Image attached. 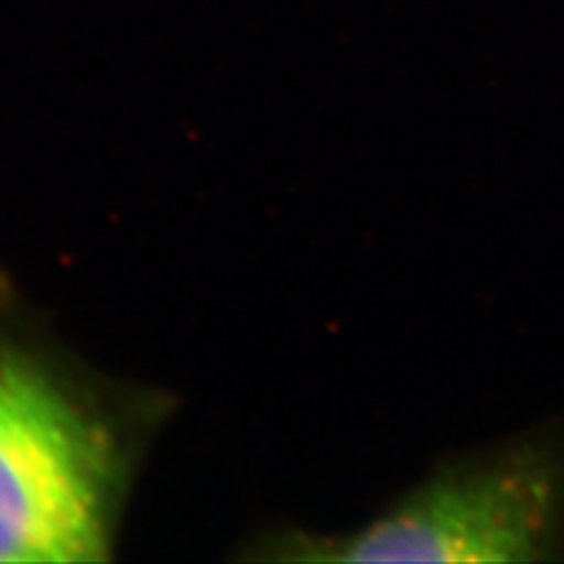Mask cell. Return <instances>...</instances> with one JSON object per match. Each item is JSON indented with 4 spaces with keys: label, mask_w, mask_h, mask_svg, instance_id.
Here are the masks:
<instances>
[{
    "label": "cell",
    "mask_w": 564,
    "mask_h": 564,
    "mask_svg": "<svg viewBox=\"0 0 564 564\" xmlns=\"http://www.w3.org/2000/svg\"><path fill=\"white\" fill-rule=\"evenodd\" d=\"M296 560L527 564L564 557V433H534L433 470L344 536H296Z\"/></svg>",
    "instance_id": "obj_1"
},
{
    "label": "cell",
    "mask_w": 564,
    "mask_h": 564,
    "mask_svg": "<svg viewBox=\"0 0 564 564\" xmlns=\"http://www.w3.org/2000/svg\"><path fill=\"white\" fill-rule=\"evenodd\" d=\"M118 452L33 358L0 350V562H97L111 545Z\"/></svg>",
    "instance_id": "obj_2"
}]
</instances>
